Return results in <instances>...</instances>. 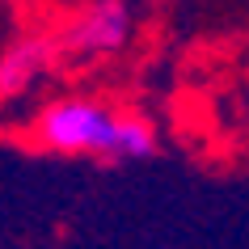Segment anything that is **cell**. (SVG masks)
<instances>
[{"mask_svg": "<svg viewBox=\"0 0 249 249\" xmlns=\"http://www.w3.org/2000/svg\"><path fill=\"white\" fill-rule=\"evenodd\" d=\"M118 123L123 118H114L110 110L93 102H59L42 114L38 135L55 152H106V157H114Z\"/></svg>", "mask_w": 249, "mask_h": 249, "instance_id": "obj_1", "label": "cell"}, {"mask_svg": "<svg viewBox=\"0 0 249 249\" xmlns=\"http://www.w3.org/2000/svg\"><path fill=\"white\" fill-rule=\"evenodd\" d=\"M127 34H131V13L123 4H114V0H106V4H93L89 13L68 30V47L72 51H89V55L118 51L127 42Z\"/></svg>", "mask_w": 249, "mask_h": 249, "instance_id": "obj_2", "label": "cell"}, {"mask_svg": "<svg viewBox=\"0 0 249 249\" xmlns=\"http://www.w3.org/2000/svg\"><path fill=\"white\" fill-rule=\"evenodd\" d=\"M42 51L30 42V47H17V51H9L4 59H0V93H21L34 80V68H38Z\"/></svg>", "mask_w": 249, "mask_h": 249, "instance_id": "obj_3", "label": "cell"}, {"mask_svg": "<svg viewBox=\"0 0 249 249\" xmlns=\"http://www.w3.org/2000/svg\"><path fill=\"white\" fill-rule=\"evenodd\" d=\"M152 148H157V135H152L148 123H140V118H123V123H118L114 157H123V160H144V157H152Z\"/></svg>", "mask_w": 249, "mask_h": 249, "instance_id": "obj_4", "label": "cell"}]
</instances>
